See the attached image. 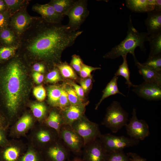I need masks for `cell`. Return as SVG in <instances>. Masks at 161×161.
Masks as SVG:
<instances>
[{"instance_id":"1","label":"cell","mask_w":161,"mask_h":161,"mask_svg":"<svg viewBox=\"0 0 161 161\" xmlns=\"http://www.w3.org/2000/svg\"><path fill=\"white\" fill-rule=\"evenodd\" d=\"M83 32L73 31L61 23L47 22L38 17L19 38L17 50L34 60L60 63L63 52L72 45Z\"/></svg>"},{"instance_id":"2","label":"cell","mask_w":161,"mask_h":161,"mask_svg":"<svg viewBox=\"0 0 161 161\" xmlns=\"http://www.w3.org/2000/svg\"><path fill=\"white\" fill-rule=\"evenodd\" d=\"M25 68L21 60L14 59L7 66L2 76V87L6 105L13 113L16 111L26 93Z\"/></svg>"},{"instance_id":"3","label":"cell","mask_w":161,"mask_h":161,"mask_svg":"<svg viewBox=\"0 0 161 161\" xmlns=\"http://www.w3.org/2000/svg\"><path fill=\"white\" fill-rule=\"evenodd\" d=\"M129 18L126 37L104 56L105 58L115 59L129 53L133 55L134 60L137 58L134 54L137 47H139L142 51L145 52V42L148 41L149 35L147 32H140L137 30L133 25L131 15Z\"/></svg>"},{"instance_id":"4","label":"cell","mask_w":161,"mask_h":161,"mask_svg":"<svg viewBox=\"0 0 161 161\" xmlns=\"http://www.w3.org/2000/svg\"><path fill=\"white\" fill-rule=\"evenodd\" d=\"M129 114L121 106L120 103L113 101L107 110L101 124L114 133L117 132L127 124Z\"/></svg>"},{"instance_id":"5","label":"cell","mask_w":161,"mask_h":161,"mask_svg":"<svg viewBox=\"0 0 161 161\" xmlns=\"http://www.w3.org/2000/svg\"><path fill=\"white\" fill-rule=\"evenodd\" d=\"M71 127L83 139L84 146L98 138L101 134L98 124L84 116L75 122Z\"/></svg>"},{"instance_id":"6","label":"cell","mask_w":161,"mask_h":161,"mask_svg":"<svg viewBox=\"0 0 161 161\" xmlns=\"http://www.w3.org/2000/svg\"><path fill=\"white\" fill-rule=\"evenodd\" d=\"M98 138L108 153L123 151L125 148L136 146L140 141L123 136H118L110 134H101Z\"/></svg>"},{"instance_id":"7","label":"cell","mask_w":161,"mask_h":161,"mask_svg":"<svg viewBox=\"0 0 161 161\" xmlns=\"http://www.w3.org/2000/svg\"><path fill=\"white\" fill-rule=\"evenodd\" d=\"M86 0H76L66 16L69 19L67 26L73 31L79 30L89 14Z\"/></svg>"},{"instance_id":"8","label":"cell","mask_w":161,"mask_h":161,"mask_svg":"<svg viewBox=\"0 0 161 161\" xmlns=\"http://www.w3.org/2000/svg\"><path fill=\"white\" fill-rule=\"evenodd\" d=\"M38 17L30 16L24 9L11 15L9 27L19 39Z\"/></svg>"},{"instance_id":"9","label":"cell","mask_w":161,"mask_h":161,"mask_svg":"<svg viewBox=\"0 0 161 161\" xmlns=\"http://www.w3.org/2000/svg\"><path fill=\"white\" fill-rule=\"evenodd\" d=\"M59 135L69 151L76 154H81L84 146L83 140L71 126H62Z\"/></svg>"},{"instance_id":"10","label":"cell","mask_w":161,"mask_h":161,"mask_svg":"<svg viewBox=\"0 0 161 161\" xmlns=\"http://www.w3.org/2000/svg\"><path fill=\"white\" fill-rule=\"evenodd\" d=\"M127 134L130 138L137 140H143L149 134L148 126L144 120H139L137 116L136 109H133L132 117L126 126Z\"/></svg>"},{"instance_id":"11","label":"cell","mask_w":161,"mask_h":161,"mask_svg":"<svg viewBox=\"0 0 161 161\" xmlns=\"http://www.w3.org/2000/svg\"><path fill=\"white\" fill-rule=\"evenodd\" d=\"M83 151L84 161H107L109 153L99 138L85 145Z\"/></svg>"},{"instance_id":"12","label":"cell","mask_w":161,"mask_h":161,"mask_svg":"<svg viewBox=\"0 0 161 161\" xmlns=\"http://www.w3.org/2000/svg\"><path fill=\"white\" fill-rule=\"evenodd\" d=\"M133 87V91L140 97L148 100L161 99V86L156 83L144 81Z\"/></svg>"},{"instance_id":"13","label":"cell","mask_w":161,"mask_h":161,"mask_svg":"<svg viewBox=\"0 0 161 161\" xmlns=\"http://www.w3.org/2000/svg\"><path fill=\"white\" fill-rule=\"evenodd\" d=\"M32 9L40 14L44 20L49 23H61L64 18L58 14L53 7L48 3L43 4L36 3L32 6Z\"/></svg>"},{"instance_id":"14","label":"cell","mask_w":161,"mask_h":161,"mask_svg":"<svg viewBox=\"0 0 161 161\" xmlns=\"http://www.w3.org/2000/svg\"><path fill=\"white\" fill-rule=\"evenodd\" d=\"M87 104L70 105L61 110L63 125L71 126L75 122L83 116Z\"/></svg>"},{"instance_id":"15","label":"cell","mask_w":161,"mask_h":161,"mask_svg":"<svg viewBox=\"0 0 161 161\" xmlns=\"http://www.w3.org/2000/svg\"><path fill=\"white\" fill-rule=\"evenodd\" d=\"M145 21L147 33L149 35L157 34L161 32V11L153 10L147 13Z\"/></svg>"},{"instance_id":"16","label":"cell","mask_w":161,"mask_h":161,"mask_svg":"<svg viewBox=\"0 0 161 161\" xmlns=\"http://www.w3.org/2000/svg\"><path fill=\"white\" fill-rule=\"evenodd\" d=\"M139 73L143 76L144 81L156 83L161 86V72L148 67L140 63L136 59L134 60Z\"/></svg>"},{"instance_id":"17","label":"cell","mask_w":161,"mask_h":161,"mask_svg":"<svg viewBox=\"0 0 161 161\" xmlns=\"http://www.w3.org/2000/svg\"><path fill=\"white\" fill-rule=\"evenodd\" d=\"M126 3L129 10L139 13L152 11L155 7V0H127Z\"/></svg>"},{"instance_id":"18","label":"cell","mask_w":161,"mask_h":161,"mask_svg":"<svg viewBox=\"0 0 161 161\" xmlns=\"http://www.w3.org/2000/svg\"><path fill=\"white\" fill-rule=\"evenodd\" d=\"M68 151L64 145L55 144L48 149L46 154V158L48 161H66Z\"/></svg>"},{"instance_id":"19","label":"cell","mask_w":161,"mask_h":161,"mask_svg":"<svg viewBox=\"0 0 161 161\" xmlns=\"http://www.w3.org/2000/svg\"><path fill=\"white\" fill-rule=\"evenodd\" d=\"M118 77L114 76L107 84L103 91V94L99 102L97 104L95 109H97L102 101L106 98L117 94H120L123 96H125L119 90L117 86Z\"/></svg>"},{"instance_id":"20","label":"cell","mask_w":161,"mask_h":161,"mask_svg":"<svg viewBox=\"0 0 161 161\" xmlns=\"http://www.w3.org/2000/svg\"><path fill=\"white\" fill-rule=\"evenodd\" d=\"M75 0H51L48 3L57 13L64 17L75 2Z\"/></svg>"},{"instance_id":"21","label":"cell","mask_w":161,"mask_h":161,"mask_svg":"<svg viewBox=\"0 0 161 161\" xmlns=\"http://www.w3.org/2000/svg\"><path fill=\"white\" fill-rule=\"evenodd\" d=\"M0 41L3 46L11 47L18 45L19 39L13 31L8 27L0 31Z\"/></svg>"},{"instance_id":"22","label":"cell","mask_w":161,"mask_h":161,"mask_svg":"<svg viewBox=\"0 0 161 161\" xmlns=\"http://www.w3.org/2000/svg\"><path fill=\"white\" fill-rule=\"evenodd\" d=\"M46 123L49 127L54 129L59 135L61 128L63 125L62 114L55 111H51L46 120Z\"/></svg>"},{"instance_id":"23","label":"cell","mask_w":161,"mask_h":161,"mask_svg":"<svg viewBox=\"0 0 161 161\" xmlns=\"http://www.w3.org/2000/svg\"><path fill=\"white\" fill-rule=\"evenodd\" d=\"M7 10L11 15L26 9L29 2L25 0H4Z\"/></svg>"},{"instance_id":"24","label":"cell","mask_w":161,"mask_h":161,"mask_svg":"<svg viewBox=\"0 0 161 161\" xmlns=\"http://www.w3.org/2000/svg\"><path fill=\"white\" fill-rule=\"evenodd\" d=\"M148 41L150 47L149 57L161 54V32L157 34L149 35Z\"/></svg>"},{"instance_id":"25","label":"cell","mask_w":161,"mask_h":161,"mask_svg":"<svg viewBox=\"0 0 161 161\" xmlns=\"http://www.w3.org/2000/svg\"><path fill=\"white\" fill-rule=\"evenodd\" d=\"M127 55L122 56L123 59V63L119 66L114 75L116 76H120L123 77L126 80V83L129 89L131 86L133 87L134 85L131 83L130 79V72L127 60Z\"/></svg>"},{"instance_id":"26","label":"cell","mask_w":161,"mask_h":161,"mask_svg":"<svg viewBox=\"0 0 161 161\" xmlns=\"http://www.w3.org/2000/svg\"><path fill=\"white\" fill-rule=\"evenodd\" d=\"M61 89L62 88L56 86H51L49 87L48 89V100L51 105L58 106Z\"/></svg>"},{"instance_id":"27","label":"cell","mask_w":161,"mask_h":161,"mask_svg":"<svg viewBox=\"0 0 161 161\" xmlns=\"http://www.w3.org/2000/svg\"><path fill=\"white\" fill-rule=\"evenodd\" d=\"M143 65L158 72L161 71V54L148 57Z\"/></svg>"},{"instance_id":"28","label":"cell","mask_w":161,"mask_h":161,"mask_svg":"<svg viewBox=\"0 0 161 161\" xmlns=\"http://www.w3.org/2000/svg\"><path fill=\"white\" fill-rule=\"evenodd\" d=\"M64 88L67 92L70 105H78L88 103L84 102L83 100L78 96L72 87L67 86L64 87Z\"/></svg>"},{"instance_id":"29","label":"cell","mask_w":161,"mask_h":161,"mask_svg":"<svg viewBox=\"0 0 161 161\" xmlns=\"http://www.w3.org/2000/svg\"><path fill=\"white\" fill-rule=\"evenodd\" d=\"M57 67L64 77L74 79L77 78V75L72 68L66 63H60Z\"/></svg>"},{"instance_id":"30","label":"cell","mask_w":161,"mask_h":161,"mask_svg":"<svg viewBox=\"0 0 161 161\" xmlns=\"http://www.w3.org/2000/svg\"><path fill=\"white\" fill-rule=\"evenodd\" d=\"M20 155L19 150L15 147L7 149L3 154V157L5 161H18Z\"/></svg>"},{"instance_id":"31","label":"cell","mask_w":161,"mask_h":161,"mask_svg":"<svg viewBox=\"0 0 161 161\" xmlns=\"http://www.w3.org/2000/svg\"><path fill=\"white\" fill-rule=\"evenodd\" d=\"M18 47V44L11 47H0V60H6L13 55Z\"/></svg>"},{"instance_id":"32","label":"cell","mask_w":161,"mask_h":161,"mask_svg":"<svg viewBox=\"0 0 161 161\" xmlns=\"http://www.w3.org/2000/svg\"><path fill=\"white\" fill-rule=\"evenodd\" d=\"M31 108L34 116L38 118H41L45 115L47 110L46 106L41 103L32 104Z\"/></svg>"},{"instance_id":"33","label":"cell","mask_w":161,"mask_h":161,"mask_svg":"<svg viewBox=\"0 0 161 161\" xmlns=\"http://www.w3.org/2000/svg\"><path fill=\"white\" fill-rule=\"evenodd\" d=\"M32 122L31 116L28 114L23 116L18 121L16 126L17 131L20 132L26 130L30 126Z\"/></svg>"},{"instance_id":"34","label":"cell","mask_w":161,"mask_h":161,"mask_svg":"<svg viewBox=\"0 0 161 161\" xmlns=\"http://www.w3.org/2000/svg\"><path fill=\"white\" fill-rule=\"evenodd\" d=\"M107 161H130L129 158L123 151L109 153Z\"/></svg>"},{"instance_id":"35","label":"cell","mask_w":161,"mask_h":161,"mask_svg":"<svg viewBox=\"0 0 161 161\" xmlns=\"http://www.w3.org/2000/svg\"><path fill=\"white\" fill-rule=\"evenodd\" d=\"M11 15L7 10L0 12V31L9 27Z\"/></svg>"},{"instance_id":"36","label":"cell","mask_w":161,"mask_h":161,"mask_svg":"<svg viewBox=\"0 0 161 161\" xmlns=\"http://www.w3.org/2000/svg\"><path fill=\"white\" fill-rule=\"evenodd\" d=\"M70 105L68 100L67 92L64 88L62 87L58 101V106L61 111Z\"/></svg>"},{"instance_id":"37","label":"cell","mask_w":161,"mask_h":161,"mask_svg":"<svg viewBox=\"0 0 161 161\" xmlns=\"http://www.w3.org/2000/svg\"><path fill=\"white\" fill-rule=\"evenodd\" d=\"M100 69V67H93L83 63L79 72L81 77L85 78L91 77V73L92 71Z\"/></svg>"},{"instance_id":"38","label":"cell","mask_w":161,"mask_h":161,"mask_svg":"<svg viewBox=\"0 0 161 161\" xmlns=\"http://www.w3.org/2000/svg\"><path fill=\"white\" fill-rule=\"evenodd\" d=\"M33 93L37 100L41 101L44 100L46 95L45 89L41 85L35 87L33 89Z\"/></svg>"},{"instance_id":"39","label":"cell","mask_w":161,"mask_h":161,"mask_svg":"<svg viewBox=\"0 0 161 161\" xmlns=\"http://www.w3.org/2000/svg\"><path fill=\"white\" fill-rule=\"evenodd\" d=\"M39 140L43 143H47L50 142L52 139V136L50 132L46 130L39 131L37 134Z\"/></svg>"},{"instance_id":"40","label":"cell","mask_w":161,"mask_h":161,"mask_svg":"<svg viewBox=\"0 0 161 161\" xmlns=\"http://www.w3.org/2000/svg\"><path fill=\"white\" fill-rule=\"evenodd\" d=\"M40 159L34 151H30L23 155L19 161H40Z\"/></svg>"},{"instance_id":"41","label":"cell","mask_w":161,"mask_h":161,"mask_svg":"<svg viewBox=\"0 0 161 161\" xmlns=\"http://www.w3.org/2000/svg\"><path fill=\"white\" fill-rule=\"evenodd\" d=\"M83 64L82 61L79 56L74 55L72 56L70 64L75 71L79 72Z\"/></svg>"},{"instance_id":"42","label":"cell","mask_w":161,"mask_h":161,"mask_svg":"<svg viewBox=\"0 0 161 161\" xmlns=\"http://www.w3.org/2000/svg\"><path fill=\"white\" fill-rule=\"evenodd\" d=\"M46 79L47 81L49 82L55 83L59 81L61 79V78L58 70L54 69L48 74Z\"/></svg>"},{"instance_id":"43","label":"cell","mask_w":161,"mask_h":161,"mask_svg":"<svg viewBox=\"0 0 161 161\" xmlns=\"http://www.w3.org/2000/svg\"><path fill=\"white\" fill-rule=\"evenodd\" d=\"M92 83V77L85 78L80 82V86L84 92H86L89 88Z\"/></svg>"},{"instance_id":"44","label":"cell","mask_w":161,"mask_h":161,"mask_svg":"<svg viewBox=\"0 0 161 161\" xmlns=\"http://www.w3.org/2000/svg\"><path fill=\"white\" fill-rule=\"evenodd\" d=\"M70 84L73 87L78 96L83 100L84 97V92L81 87L73 82H71Z\"/></svg>"},{"instance_id":"45","label":"cell","mask_w":161,"mask_h":161,"mask_svg":"<svg viewBox=\"0 0 161 161\" xmlns=\"http://www.w3.org/2000/svg\"><path fill=\"white\" fill-rule=\"evenodd\" d=\"M130 161H146V159L143 158L137 154L130 152L127 153Z\"/></svg>"},{"instance_id":"46","label":"cell","mask_w":161,"mask_h":161,"mask_svg":"<svg viewBox=\"0 0 161 161\" xmlns=\"http://www.w3.org/2000/svg\"><path fill=\"white\" fill-rule=\"evenodd\" d=\"M32 76L34 81L37 84L41 83L43 80L44 75L40 73L35 72Z\"/></svg>"},{"instance_id":"47","label":"cell","mask_w":161,"mask_h":161,"mask_svg":"<svg viewBox=\"0 0 161 161\" xmlns=\"http://www.w3.org/2000/svg\"><path fill=\"white\" fill-rule=\"evenodd\" d=\"M33 69L35 72L43 73L44 72L45 67L42 64L40 63H36L33 66Z\"/></svg>"},{"instance_id":"48","label":"cell","mask_w":161,"mask_h":161,"mask_svg":"<svg viewBox=\"0 0 161 161\" xmlns=\"http://www.w3.org/2000/svg\"><path fill=\"white\" fill-rule=\"evenodd\" d=\"M154 10L161 11V0H155Z\"/></svg>"},{"instance_id":"49","label":"cell","mask_w":161,"mask_h":161,"mask_svg":"<svg viewBox=\"0 0 161 161\" xmlns=\"http://www.w3.org/2000/svg\"><path fill=\"white\" fill-rule=\"evenodd\" d=\"M7 10L4 0H0V12Z\"/></svg>"},{"instance_id":"50","label":"cell","mask_w":161,"mask_h":161,"mask_svg":"<svg viewBox=\"0 0 161 161\" xmlns=\"http://www.w3.org/2000/svg\"><path fill=\"white\" fill-rule=\"evenodd\" d=\"M70 161H84L82 158L78 157H76Z\"/></svg>"},{"instance_id":"51","label":"cell","mask_w":161,"mask_h":161,"mask_svg":"<svg viewBox=\"0 0 161 161\" xmlns=\"http://www.w3.org/2000/svg\"><path fill=\"white\" fill-rule=\"evenodd\" d=\"M3 138V136L0 133V141H1Z\"/></svg>"}]
</instances>
